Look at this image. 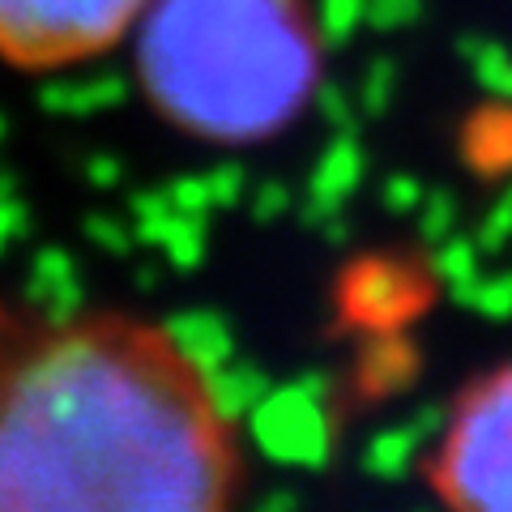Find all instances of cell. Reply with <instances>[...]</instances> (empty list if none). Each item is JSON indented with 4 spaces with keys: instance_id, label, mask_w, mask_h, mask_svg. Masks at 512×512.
<instances>
[{
    "instance_id": "6da1fadb",
    "label": "cell",
    "mask_w": 512,
    "mask_h": 512,
    "mask_svg": "<svg viewBox=\"0 0 512 512\" xmlns=\"http://www.w3.org/2000/svg\"><path fill=\"white\" fill-rule=\"evenodd\" d=\"M235 414L171 325L0 312V512H231Z\"/></svg>"
},
{
    "instance_id": "8992f818",
    "label": "cell",
    "mask_w": 512,
    "mask_h": 512,
    "mask_svg": "<svg viewBox=\"0 0 512 512\" xmlns=\"http://www.w3.org/2000/svg\"><path fill=\"white\" fill-rule=\"evenodd\" d=\"M171 333L180 338V346L205 367V372L218 367V363H227V355H231V338H227V329H222V320H214V316H205V320H175Z\"/></svg>"
},
{
    "instance_id": "3957f363",
    "label": "cell",
    "mask_w": 512,
    "mask_h": 512,
    "mask_svg": "<svg viewBox=\"0 0 512 512\" xmlns=\"http://www.w3.org/2000/svg\"><path fill=\"white\" fill-rule=\"evenodd\" d=\"M427 470L448 512H512V363L457 397Z\"/></svg>"
},
{
    "instance_id": "7a4b0ae2",
    "label": "cell",
    "mask_w": 512,
    "mask_h": 512,
    "mask_svg": "<svg viewBox=\"0 0 512 512\" xmlns=\"http://www.w3.org/2000/svg\"><path fill=\"white\" fill-rule=\"evenodd\" d=\"M137 82L184 137L261 146L316 99V13L308 0H150L137 22Z\"/></svg>"
},
{
    "instance_id": "277c9868",
    "label": "cell",
    "mask_w": 512,
    "mask_h": 512,
    "mask_svg": "<svg viewBox=\"0 0 512 512\" xmlns=\"http://www.w3.org/2000/svg\"><path fill=\"white\" fill-rule=\"evenodd\" d=\"M150 0H0V56L52 73L111 52Z\"/></svg>"
},
{
    "instance_id": "5b68a950",
    "label": "cell",
    "mask_w": 512,
    "mask_h": 512,
    "mask_svg": "<svg viewBox=\"0 0 512 512\" xmlns=\"http://www.w3.org/2000/svg\"><path fill=\"white\" fill-rule=\"evenodd\" d=\"M252 436L269 457L291 461V466H320L329 457V414L308 384H286L269 389L252 406Z\"/></svg>"
},
{
    "instance_id": "52a82bcc",
    "label": "cell",
    "mask_w": 512,
    "mask_h": 512,
    "mask_svg": "<svg viewBox=\"0 0 512 512\" xmlns=\"http://www.w3.org/2000/svg\"><path fill=\"white\" fill-rule=\"evenodd\" d=\"M414 444H419V431H410V427L384 431V436H376L372 448H367V470H376L384 478H397V474L406 470Z\"/></svg>"
}]
</instances>
